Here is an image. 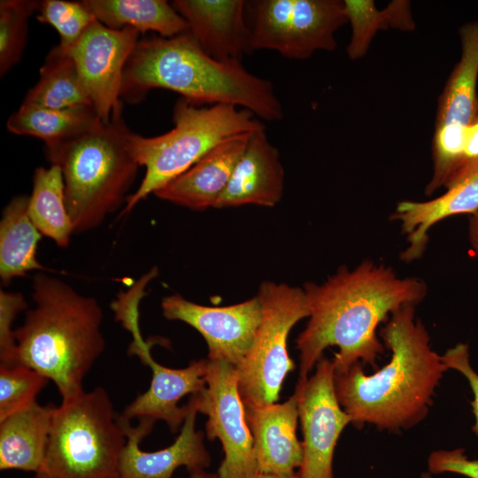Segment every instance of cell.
<instances>
[{"label":"cell","instance_id":"e575fe53","mask_svg":"<svg viewBox=\"0 0 478 478\" xmlns=\"http://www.w3.org/2000/svg\"><path fill=\"white\" fill-rule=\"evenodd\" d=\"M464 158L468 170L478 163V120L471 124L465 132Z\"/></svg>","mask_w":478,"mask_h":478},{"label":"cell","instance_id":"4fadbf2b","mask_svg":"<svg viewBox=\"0 0 478 478\" xmlns=\"http://www.w3.org/2000/svg\"><path fill=\"white\" fill-rule=\"evenodd\" d=\"M138 316V312H133L120 320L133 335L129 353L136 355L150 366L151 380L149 389L127 405L120 417L127 421L135 418L161 420L171 432L176 433L188 412L187 404L181 407L178 403L183 397L197 395L205 389L208 358L193 360L184 368H170L158 364L150 355L151 344H148L140 334Z\"/></svg>","mask_w":478,"mask_h":478},{"label":"cell","instance_id":"4dcf8cb0","mask_svg":"<svg viewBox=\"0 0 478 478\" xmlns=\"http://www.w3.org/2000/svg\"><path fill=\"white\" fill-rule=\"evenodd\" d=\"M48 382L27 366H0V420L35 403Z\"/></svg>","mask_w":478,"mask_h":478},{"label":"cell","instance_id":"277c9868","mask_svg":"<svg viewBox=\"0 0 478 478\" xmlns=\"http://www.w3.org/2000/svg\"><path fill=\"white\" fill-rule=\"evenodd\" d=\"M35 306L14 330L17 365L52 381L62 400L84 391L83 380L105 348L99 303L58 278L36 274Z\"/></svg>","mask_w":478,"mask_h":478},{"label":"cell","instance_id":"7402d4cb","mask_svg":"<svg viewBox=\"0 0 478 478\" xmlns=\"http://www.w3.org/2000/svg\"><path fill=\"white\" fill-rule=\"evenodd\" d=\"M56 406L31 405L0 420V469L36 473L48 444Z\"/></svg>","mask_w":478,"mask_h":478},{"label":"cell","instance_id":"5bb4252c","mask_svg":"<svg viewBox=\"0 0 478 478\" xmlns=\"http://www.w3.org/2000/svg\"><path fill=\"white\" fill-rule=\"evenodd\" d=\"M132 28L112 29L95 20L67 52L73 58L92 107L104 123L122 104L125 66L138 42Z\"/></svg>","mask_w":478,"mask_h":478},{"label":"cell","instance_id":"9c48e42d","mask_svg":"<svg viewBox=\"0 0 478 478\" xmlns=\"http://www.w3.org/2000/svg\"><path fill=\"white\" fill-rule=\"evenodd\" d=\"M246 8L251 50H274L289 59L333 51L336 31L348 23L342 0H257Z\"/></svg>","mask_w":478,"mask_h":478},{"label":"cell","instance_id":"d6986e66","mask_svg":"<svg viewBox=\"0 0 478 478\" xmlns=\"http://www.w3.org/2000/svg\"><path fill=\"white\" fill-rule=\"evenodd\" d=\"M284 189V170L278 149L273 145L266 128L251 134L229 181L214 208L254 204L275 206Z\"/></svg>","mask_w":478,"mask_h":478},{"label":"cell","instance_id":"52a82bcc","mask_svg":"<svg viewBox=\"0 0 478 478\" xmlns=\"http://www.w3.org/2000/svg\"><path fill=\"white\" fill-rule=\"evenodd\" d=\"M126 443L107 391H82L56 406L45 457L32 478H120Z\"/></svg>","mask_w":478,"mask_h":478},{"label":"cell","instance_id":"cb8c5ba5","mask_svg":"<svg viewBox=\"0 0 478 478\" xmlns=\"http://www.w3.org/2000/svg\"><path fill=\"white\" fill-rule=\"evenodd\" d=\"M28 197H14L3 211L0 221V277L8 283L29 271L45 270L36 258L42 234L27 212Z\"/></svg>","mask_w":478,"mask_h":478},{"label":"cell","instance_id":"d4e9b609","mask_svg":"<svg viewBox=\"0 0 478 478\" xmlns=\"http://www.w3.org/2000/svg\"><path fill=\"white\" fill-rule=\"evenodd\" d=\"M104 122L90 105L50 109L22 104L7 120L10 132L42 139L45 145L86 134Z\"/></svg>","mask_w":478,"mask_h":478},{"label":"cell","instance_id":"8fae6325","mask_svg":"<svg viewBox=\"0 0 478 478\" xmlns=\"http://www.w3.org/2000/svg\"><path fill=\"white\" fill-rule=\"evenodd\" d=\"M206 387L196 397L198 412L207 416L209 440L218 438L224 458L219 478H251L257 471L253 436L247 421L244 403L238 389L235 366L208 358Z\"/></svg>","mask_w":478,"mask_h":478},{"label":"cell","instance_id":"9a60e30c","mask_svg":"<svg viewBox=\"0 0 478 478\" xmlns=\"http://www.w3.org/2000/svg\"><path fill=\"white\" fill-rule=\"evenodd\" d=\"M162 313L170 320L183 321L204 338L208 358L236 366L248 353L261 320L258 297L239 304L212 307L173 294L161 302Z\"/></svg>","mask_w":478,"mask_h":478},{"label":"cell","instance_id":"ba28073f","mask_svg":"<svg viewBox=\"0 0 478 478\" xmlns=\"http://www.w3.org/2000/svg\"><path fill=\"white\" fill-rule=\"evenodd\" d=\"M261 320L251 346L235 366L245 407L275 404L287 374L296 368L288 351L291 328L310 310L304 289L265 281L257 295Z\"/></svg>","mask_w":478,"mask_h":478},{"label":"cell","instance_id":"4316f807","mask_svg":"<svg viewBox=\"0 0 478 478\" xmlns=\"http://www.w3.org/2000/svg\"><path fill=\"white\" fill-rule=\"evenodd\" d=\"M22 104L50 109L92 106L73 58L58 45L48 53L39 80Z\"/></svg>","mask_w":478,"mask_h":478},{"label":"cell","instance_id":"30bf717a","mask_svg":"<svg viewBox=\"0 0 478 478\" xmlns=\"http://www.w3.org/2000/svg\"><path fill=\"white\" fill-rule=\"evenodd\" d=\"M461 56L438 98L432 140L433 176L426 187L432 195L449 187L468 171L464 158V135L478 120V21L459 31Z\"/></svg>","mask_w":478,"mask_h":478},{"label":"cell","instance_id":"ac0fdd59","mask_svg":"<svg viewBox=\"0 0 478 478\" xmlns=\"http://www.w3.org/2000/svg\"><path fill=\"white\" fill-rule=\"evenodd\" d=\"M299 390L285 402L245 407L252 436L257 471L281 476L296 474L303 460V445L297 436Z\"/></svg>","mask_w":478,"mask_h":478},{"label":"cell","instance_id":"44dd1931","mask_svg":"<svg viewBox=\"0 0 478 478\" xmlns=\"http://www.w3.org/2000/svg\"><path fill=\"white\" fill-rule=\"evenodd\" d=\"M446 189L444 194L430 201H403L397 204L392 219L400 222L409 243L402 252V260L421 257L428 239V231L438 221L478 212V164Z\"/></svg>","mask_w":478,"mask_h":478},{"label":"cell","instance_id":"74e56055","mask_svg":"<svg viewBox=\"0 0 478 478\" xmlns=\"http://www.w3.org/2000/svg\"><path fill=\"white\" fill-rule=\"evenodd\" d=\"M251 478H299V476L297 474L291 476H281V475H276V474H265V473L257 472Z\"/></svg>","mask_w":478,"mask_h":478},{"label":"cell","instance_id":"d590c367","mask_svg":"<svg viewBox=\"0 0 478 478\" xmlns=\"http://www.w3.org/2000/svg\"><path fill=\"white\" fill-rule=\"evenodd\" d=\"M468 240L474 254L478 259V212L469 215Z\"/></svg>","mask_w":478,"mask_h":478},{"label":"cell","instance_id":"f1b7e54d","mask_svg":"<svg viewBox=\"0 0 478 478\" xmlns=\"http://www.w3.org/2000/svg\"><path fill=\"white\" fill-rule=\"evenodd\" d=\"M39 1L1 0L0 74L4 76L20 60L27 38L28 19Z\"/></svg>","mask_w":478,"mask_h":478},{"label":"cell","instance_id":"f546056e","mask_svg":"<svg viewBox=\"0 0 478 478\" xmlns=\"http://www.w3.org/2000/svg\"><path fill=\"white\" fill-rule=\"evenodd\" d=\"M36 12L40 22L55 28L60 38L58 46L66 51L74 46L96 19L83 1H39Z\"/></svg>","mask_w":478,"mask_h":478},{"label":"cell","instance_id":"f35d334b","mask_svg":"<svg viewBox=\"0 0 478 478\" xmlns=\"http://www.w3.org/2000/svg\"><path fill=\"white\" fill-rule=\"evenodd\" d=\"M420 478H433V477H432V474L428 471V472L422 473Z\"/></svg>","mask_w":478,"mask_h":478},{"label":"cell","instance_id":"ffe728a7","mask_svg":"<svg viewBox=\"0 0 478 478\" xmlns=\"http://www.w3.org/2000/svg\"><path fill=\"white\" fill-rule=\"evenodd\" d=\"M251 134L237 135L222 141L189 170L154 194L162 200L191 210L214 208Z\"/></svg>","mask_w":478,"mask_h":478},{"label":"cell","instance_id":"8d00e7d4","mask_svg":"<svg viewBox=\"0 0 478 478\" xmlns=\"http://www.w3.org/2000/svg\"><path fill=\"white\" fill-rule=\"evenodd\" d=\"M189 472V478H219L217 474L206 472L204 469H195Z\"/></svg>","mask_w":478,"mask_h":478},{"label":"cell","instance_id":"2e32d148","mask_svg":"<svg viewBox=\"0 0 478 478\" xmlns=\"http://www.w3.org/2000/svg\"><path fill=\"white\" fill-rule=\"evenodd\" d=\"M187 406V415L175 441L170 446L155 451H144L140 448L141 441L151 432L155 420L140 419L139 423L133 427L130 421L120 417L127 436L120 478H173L180 466L192 471L210 466L211 456L204 444V434L195 429L198 411L194 395L190 396Z\"/></svg>","mask_w":478,"mask_h":478},{"label":"cell","instance_id":"8992f818","mask_svg":"<svg viewBox=\"0 0 478 478\" xmlns=\"http://www.w3.org/2000/svg\"><path fill=\"white\" fill-rule=\"evenodd\" d=\"M174 127L153 137L131 131L130 152L146 169L138 189L127 196L121 214L182 174L222 141L266 128L251 112L232 104L198 106L181 97L173 106Z\"/></svg>","mask_w":478,"mask_h":478},{"label":"cell","instance_id":"d6a6232c","mask_svg":"<svg viewBox=\"0 0 478 478\" xmlns=\"http://www.w3.org/2000/svg\"><path fill=\"white\" fill-rule=\"evenodd\" d=\"M428 469L431 474L452 473L468 478H478V459H468L461 448L438 450L429 454Z\"/></svg>","mask_w":478,"mask_h":478},{"label":"cell","instance_id":"7c38bea8","mask_svg":"<svg viewBox=\"0 0 478 478\" xmlns=\"http://www.w3.org/2000/svg\"><path fill=\"white\" fill-rule=\"evenodd\" d=\"M333 360L321 357L309 379L298 380V412L304 436L299 478H333V456L351 417L340 405L334 384Z\"/></svg>","mask_w":478,"mask_h":478},{"label":"cell","instance_id":"7a4b0ae2","mask_svg":"<svg viewBox=\"0 0 478 478\" xmlns=\"http://www.w3.org/2000/svg\"><path fill=\"white\" fill-rule=\"evenodd\" d=\"M380 335L391 351L389 363L369 375L360 362L335 371V395L358 428L368 423L389 431L407 429L426 417L448 369L432 350L414 305L393 311Z\"/></svg>","mask_w":478,"mask_h":478},{"label":"cell","instance_id":"836d02e7","mask_svg":"<svg viewBox=\"0 0 478 478\" xmlns=\"http://www.w3.org/2000/svg\"><path fill=\"white\" fill-rule=\"evenodd\" d=\"M441 358L447 369H454L460 372L469 382L474 394V400L471 402V405L475 419L472 430L478 436V374L475 373L470 365L468 344L462 343H457L455 346L448 349Z\"/></svg>","mask_w":478,"mask_h":478},{"label":"cell","instance_id":"3957f363","mask_svg":"<svg viewBox=\"0 0 478 478\" xmlns=\"http://www.w3.org/2000/svg\"><path fill=\"white\" fill-rule=\"evenodd\" d=\"M152 89L174 91L188 102L232 104L257 118L277 121L283 108L273 83L242 63L209 56L189 32L139 40L124 69L120 100L138 102Z\"/></svg>","mask_w":478,"mask_h":478},{"label":"cell","instance_id":"83f0119b","mask_svg":"<svg viewBox=\"0 0 478 478\" xmlns=\"http://www.w3.org/2000/svg\"><path fill=\"white\" fill-rule=\"evenodd\" d=\"M343 1L351 27V36L346 48L347 56L351 60H358L367 53L378 31L393 28L411 32L416 27L410 1L394 0L383 10L377 9L373 0Z\"/></svg>","mask_w":478,"mask_h":478},{"label":"cell","instance_id":"e0dca14e","mask_svg":"<svg viewBox=\"0 0 478 478\" xmlns=\"http://www.w3.org/2000/svg\"><path fill=\"white\" fill-rule=\"evenodd\" d=\"M172 5L186 20L188 31L212 58L241 63L251 53L246 2L243 0H174Z\"/></svg>","mask_w":478,"mask_h":478},{"label":"cell","instance_id":"603a6c76","mask_svg":"<svg viewBox=\"0 0 478 478\" xmlns=\"http://www.w3.org/2000/svg\"><path fill=\"white\" fill-rule=\"evenodd\" d=\"M100 23L112 29L132 28L173 37L188 31L186 20L165 0H83Z\"/></svg>","mask_w":478,"mask_h":478},{"label":"cell","instance_id":"484cf974","mask_svg":"<svg viewBox=\"0 0 478 478\" xmlns=\"http://www.w3.org/2000/svg\"><path fill=\"white\" fill-rule=\"evenodd\" d=\"M27 212L42 235L53 240L58 247L69 245L74 230L66 205L63 174L58 166L35 170Z\"/></svg>","mask_w":478,"mask_h":478},{"label":"cell","instance_id":"1f68e13d","mask_svg":"<svg viewBox=\"0 0 478 478\" xmlns=\"http://www.w3.org/2000/svg\"><path fill=\"white\" fill-rule=\"evenodd\" d=\"M27 309L21 293L0 290V366L17 365L16 340L12 327L16 316Z\"/></svg>","mask_w":478,"mask_h":478},{"label":"cell","instance_id":"5b68a950","mask_svg":"<svg viewBox=\"0 0 478 478\" xmlns=\"http://www.w3.org/2000/svg\"><path fill=\"white\" fill-rule=\"evenodd\" d=\"M130 133L121 104L111 120L98 127L45 145L48 161L62 172L66 205L74 233L97 227L126 202L140 167L129 150Z\"/></svg>","mask_w":478,"mask_h":478},{"label":"cell","instance_id":"6da1fadb","mask_svg":"<svg viewBox=\"0 0 478 478\" xmlns=\"http://www.w3.org/2000/svg\"><path fill=\"white\" fill-rule=\"evenodd\" d=\"M304 290L310 319L296 341L301 380L308 379L329 346L339 349L333 359L335 372L358 362L376 367L384 351L378 325L399 307L417 305L427 294L423 281L400 278L392 268L370 260L351 271L342 266L321 284L306 282Z\"/></svg>","mask_w":478,"mask_h":478}]
</instances>
